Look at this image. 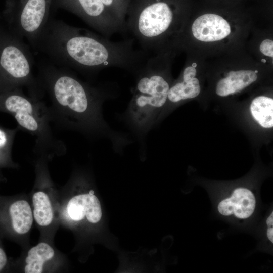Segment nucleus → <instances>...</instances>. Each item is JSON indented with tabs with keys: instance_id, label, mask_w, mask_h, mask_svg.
Masks as SVG:
<instances>
[{
	"instance_id": "f8f14e48",
	"label": "nucleus",
	"mask_w": 273,
	"mask_h": 273,
	"mask_svg": "<svg viewBox=\"0 0 273 273\" xmlns=\"http://www.w3.org/2000/svg\"><path fill=\"white\" fill-rule=\"evenodd\" d=\"M196 74V70L193 66L185 68L183 72L182 80L170 87L167 101L175 104L197 97L201 88L198 79L195 77Z\"/></svg>"
},
{
	"instance_id": "1a4fd4ad",
	"label": "nucleus",
	"mask_w": 273,
	"mask_h": 273,
	"mask_svg": "<svg viewBox=\"0 0 273 273\" xmlns=\"http://www.w3.org/2000/svg\"><path fill=\"white\" fill-rule=\"evenodd\" d=\"M193 36L203 42H214L223 39L231 33L230 26L223 17L215 14L201 15L192 26Z\"/></svg>"
},
{
	"instance_id": "0eeeda50",
	"label": "nucleus",
	"mask_w": 273,
	"mask_h": 273,
	"mask_svg": "<svg viewBox=\"0 0 273 273\" xmlns=\"http://www.w3.org/2000/svg\"><path fill=\"white\" fill-rule=\"evenodd\" d=\"M52 0H7L2 15L11 33L33 48L49 18Z\"/></svg>"
},
{
	"instance_id": "20e7f679",
	"label": "nucleus",
	"mask_w": 273,
	"mask_h": 273,
	"mask_svg": "<svg viewBox=\"0 0 273 273\" xmlns=\"http://www.w3.org/2000/svg\"><path fill=\"white\" fill-rule=\"evenodd\" d=\"M0 111L12 115L20 128L35 136L34 150L38 154L48 156L66 150L53 135L46 105L38 97L26 96L21 88L0 93Z\"/></svg>"
},
{
	"instance_id": "ddd939ff",
	"label": "nucleus",
	"mask_w": 273,
	"mask_h": 273,
	"mask_svg": "<svg viewBox=\"0 0 273 273\" xmlns=\"http://www.w3.org/2000/svg\"><path fill=\"white\" fill-rule=\"evenodd\" d=\"M257 79V73L252 70L232 71L218 81L216 93L219 96L225 97L243 90Z\"/></svg>"
},
{
	"instance_id": "4be33fe9",
	"label": "nucleus",
	"mask_w": 273,
	"mask_h": 273,
	"mask_svg": "<svg viewBox=\"0 0 273 273\" xmlns=\"http://www.w3.org/2000/svg\"><path fill=\"white\" fill-rule=\"evenodd\" d=\"M115 0H101L106 7H113Z\"/></svg>"
},
{
	"instance_id": "4468645a",
	"label": "nucleus",
	"mask_w": 273,
	"mask_h": 273,
	"mask_svg": "<svg viewBox=\"0 0 273 273\" xmlns=\"http://www.w3.org/2000/svg\"><path fill=\"white\" fill-rule=\"evenodd\" d=\"M8 214L11 227L16 234L24 235L30 230L34 217L27 201L19 200L13 202L8 207Z\"/></svg>"
},
{
	"instance_id": "f3484780",
	"label": "nucleus",
	"mask_w": 273,
	"mask_h": 273,
	"mask_svg": "<svg viewBox=\"0 0 273 273\" xmlns=\"http://www.w3.org/2000/svg\"><path fill=\"white\" fill-rule=\"evenodd\" d=\"M250 111L255 120L263 127H273V100L266 96L255 98L250 105Z\"/></svg>"
},
{
	"instance_id": "f03ea898",
	"label": "nucleus",
	"mask_w": 273,
	"mask_h": 273,
	"mask_svg": "<svg viewBox=\"0 0 273 273\" xmlns=\"http://www.w3.org/2000/svg\"><path fill=\"white\" fill-rule=\"evenodd\" d=\"M134 40L126 38L112 41L101 34L50 17L34 48L44 54L54 65L88 77L112 67L135 76L149 54L135 49Z\"/></svg>"
},
{
	"instance_id": "412c9836",
	"label": "nucleus",
	"mask_w": 273,
	"mask_h": 273,
	"mask_svg": "<svg viewBox=\"0 0 273 273\" xmlns=\"http://www.w3.org/2000/svg\"><path fill=\"white\" fill-rule=\"evenodd\" d=\"M7 262V255L3 248L0 246V272L5 268Z\"/></svg>"
},
{
	"instance_id": "7ed1b4c3",
	"label": "nucleus",
	"mask_w": 273,
	"mask_h": 273,
	"mask_svg": "<svg viewBox=\"0 0 273 273\" xmlns=\"http://www.w3.org/2000/svg\"><path fill=\"white\" fill-rule=\"evenodd\" d=\"M162 57H148L134 76L132 95L125 111L117 117L128 128L145 151L146 140L158 109L165 104L170 85L162 70Z\"/></svg>"
},
{
	"instance_id": "a211bd4d",
	"label": "nucleus",
	"mask_w": 273,
	"mask_h": 273,
	"mask_svg": "<svg viewBox=\"0 0 273 273\" xmlns=\"http://www.w3.org/2000/svg\"><path fill=\"white\" fill-rule=\"evenodd\" d=\"M18 128L9 129L0 127V167L13 166L11 151Z\"/></svg>"
},
{
	"instance_id": "6e6552de",
	"label": "nucleus",
	"mask_w": 273,
	"mask_h": 273,
	"mask_svg": "<svg viewBox=\"0 0 273 273\" xmlns=\"http://www.w3.org/2000/svg\"><path fill=\"white\" fill-rule=\"evenodd\" d=\"M63 9L78 15L90 27L109 38L126 32L118 20L107 12L101 0H52L51 9Z\"/></svg>"
},
{
	"instance_id": "dca6fc26",
	"label": "nucleus",
	"mask_w": 273,
	"mask_h": 273,
	"mask_svg": "<svg viewBox=\"0 0 273 273\" xmlns=\"http://www.w3.org/2000/svg\"><path fill=\"white\" fill-rule=\"evenodd\" d=\"M33 215L41 226L49 225L54 219V211L50 198L43 191L35 192L32 196Z\"/></svg>"
},
{
	"instance_id": "39448f33",
	"label": "nucleus",
	"mask_w": 273,
	"mask_h": 273,
	"mask_svg": "<svg viewBox=\"0 0 273 273\" xmlns=\"http://www.w3.org/2000/svg\"><path fill=\"white\" fill-rule=\"evenodd\" d=\"M34 59L29 47L7 30L0 44V93L26 86L32 95L40 89L32 73Z\"/></svg>"
},
{
	"instance_id": "aec40b11",
	"label": "nucleus",
	"mask_w": 273,
	"mask_h": 273,
	"mask_svg": "<svg viewBox=\"0 0 273 273\" xmlns=\"http://www.w3.org/2000/svg\"><path fill=\"white\" fill-rule=\"evenodd\" d=\"M266 224L268 226L266 235L269 240L273 243V212L269 215L266 219Z\"/></svg>"
},
{
	"instance_id": "b1692460",
	"label": "nucleus",
	"mask_w": 273,
	"mask_h": 273,
	"mask_svg": "<svg viewBox=\"0 0 273 273\" xmlns=\"http://www.w3.org/2000/svg\"><path fill=\"white\" fill-rule=\"evenodd\" d=\"M262 61H263L264 62H266V61L265 60H262Z\"/></svg>"
},
{
	"instance_id": "5701e85b",
	"label": "nucleus",
	"mask_w": 273,
	"mask_h": 273,
	"mask_svg": "<svg viewBox=\"0 0 273 273\" xmlns=\"http://www.w3.org/2000/svg\"><path fill=\"white\" fill-rule=\"evenodd\" d=\"M6 32L7 29L0 26V44Z\"/></svg>"
},
{
	"instance_id": "9d476101",
	"label": "nucleus",
	"mask_w": 273,
	"mask_h": 273,
	"mask_svg": "<svg viewBox=\"0 0 273 273\" xmlns=\"http://www.w3.org/2000/svg\"><path fill=\"white\" fill-rule=\"evenodd\" d=\"M255 206V197L252 192L247 188L240 187L235 189L230 197L221 201L217 209L223 216L234 215L244 219L252 215Z\"/></svg>"
},
{
	"instance_id": "2eb2a0df",
	"label": "nucleus",
	"mask_w": 273,
	"mask_h": 273,
	"mask_svg": "<svg viewBox=\"0 0 273 273\" xmlns=\"http://www.w3.org/2000/svg\"><path fill=\"white\" fill-rule=\"evenodd\" d=\"M55 251L48 244L41 242L32 247L25 258L24 272L26 273L42 272L47 262L54 257Z\"/></svg>"
},
{
	"instance_id": "6ab92c4d",
	"label": "nucleus",
	"mask_w": 273,
	"mask_h": 273,
	"mask_svg": "<svg viewBox=\"0 0 273 273\" xmlns=\"http://www.w3.org/2000/svg\"><path fill=\"white\" fill-rule=\"evenodd\" d=\"M273 41L271 39L264 40L260 45V52L264 55L272 58Z\"/></svg>"
},
{
	"instance_id": "9b49d317",
	"label": "nucleus",
	"mask_w": 273,
	"mask_h": 273,
	"mask_svg": "<svg viewBox=\"0 0 273 273\" xmlns=\"http://www.w3.org/2000/svg\"><path fill=\"white\" fill-rule=\"evenodd\" d=\"M66 211L73 220L80 221L85 217L91 223L98 222L102 217L100 203L93 194H84L75 196L68 201Z\"/></svg>"
},
{
	"instance_id": "f257e3e1",
	"label": "nucleus",
	"mask_w": 273,
	"mask_h": 273,
	"mask_svg": "<svg viewBox=\"0 0 273 273\" xmlns=\"http://www.w3.org/2000/svg\"><path fill=\"white\" fill-rule=\"evenodd\" d=\"M37 80L40 96L46 93L49 100L50 104H44L50 121L59 128L78 132L91 140L106 138L117 152L133 142L128 134L113 129L104 118V102L118 95L116 83L85 82L71 69L50 62L40 63Z\"/></svg>"
},
{
	"instance_id": "423d86ee",
	"label": "nucleus",
	"mask_w": 273,
	"mask_h": 273,
	"mask_svg": "<svg viewBox=\"0 0 273 273\" xmlns=\"http://www.w3.org/2000/svg\"><path fill=\"white\" fill-rule=\"evenodd\" d=\"M173 10L166 1L154 0L130 13L126 27L140 46L149 54L159 47L163 37L174 23Z\"/></svg>"
}]
</instances>
